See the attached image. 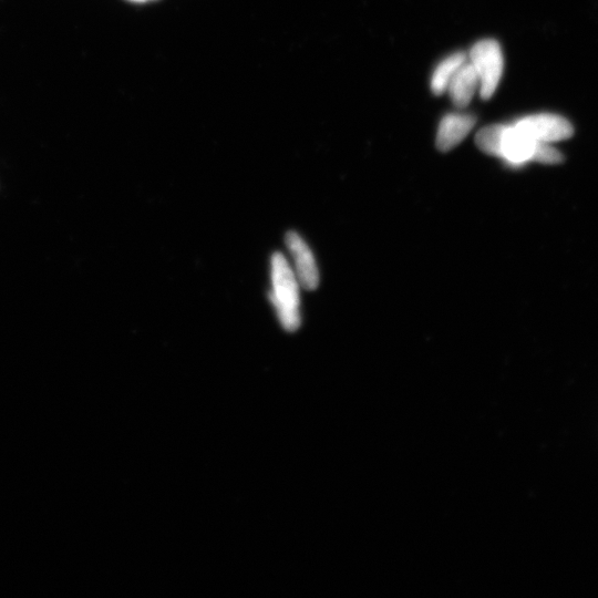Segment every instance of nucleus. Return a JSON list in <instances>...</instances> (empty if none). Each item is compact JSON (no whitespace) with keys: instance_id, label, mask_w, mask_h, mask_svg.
I'll return each mask as SVG.
<instances>
[{"instance_id":"6e6552de","label":"nucleus","mask_w":598,"mask_h":598,"mask_svg":"<svg viewBox=\"0 0 598 598\" xmlns=\"http://www.w3.org/2000/svg\"><path fill=\"white\" fill-rule=\"evenodd\" d=\"M131 2L144 3L148 2V0H131Z\"/></svg>"},{"instance_id":"0eeeda50","label":"nucleus","mask_w":598,"mask_h":598,"mask_svg":"<svg viewBox=\"0 0 598 598\" xmlns=\"http://www.w3.org/2000/svg\"><path fill=\"white\" fill-rule=\"evenodd\" d=\"M467 60L468 57L465 53H455L443 59L431 77L433 94L437 96L446 94L453 75Z\"/></svg>"},{"instance_id":"20e7f679","label":"nucleus","mask_w":598,"mask_h":598,"mask_svg":"<svg viewBox=\"0 0 598 598\" xmlns=\"http://www.w3.org/2000/svg\"><path fill=\"white\" fill-rule=\"evenodd\" d=\"M288 251H290L295 274L299 285L307 291L316 290L319 284V272L315 257L306 242L295 232H288L285 237Z\"/></svg>"},{"instance_id":"f03ea898","label":"nucleus","mask_w":598,"mask_h":598,"mask_svg":"<svg viewBox=\"0 0 598 598\" xmlns=\"http://www.w3.org/2000/svg\"><path fill=\"white\" fill-rule=\"evenodd\" d=\"M468 60L479 76L481 98L491 99L496 94L503 75L504 59L501 46L493 39L478 41L471 48Z\"/></svg>"},{"instance_id":"7ed1b4c3","label":"nucleus","mask_w":598,"mask_h":598,"mask_svg":"<svg viewBox=\"0 0 598 598\" xmlns=\"http://www.w3.org/2000/svg\"><path fill=\"white\" fill-rule=\"evenodd\" d=\"M514 125L536 142H558L569 139L573 134L571 123L552 113L524 117L514 122Z\"/></svg>"},{"instance_id":"39448f33","label":"nucleus","mask_w":598,"mask_h":598,"mask_svg":"<svg viewBox=\"0 0 598 598\" xmlns=\"http://www.w3.org/2000/svg\"><path fill=\"white\" fill-rule=\"evenodd\" d=\"M477 118L469 113H449L442 118L437 133V148L441 152H448L467 138L476 126Z\"/></svg>"},{"instance_id":"f257e3e1","label":"nucleus","mask_w":598,"mask_h":598,"mask_svg":"<svg viewBox=\"0 0 598 598\" xmlns=\"http://www.w3.org/2000/svg\"><path fill=\"white\" fill-rule=\"evenodd\" d=\"M272 292L270 301L278 319L287 332H295L301 326V298L299 282L286 257L275 253L271 261Z\"/></svg>"},{"instance_id":"423d86ee","label":"nucleus","mask_w":598,"mask_h":598,"mask_svg":"<svg viewBox=\"0 0 598 598\" xmlns=\"http://www.w3.org/2000/svg\"><path fill=\"white\" fill-rule=\"evenodd\" d=\"M479 89L480 80L477 71L467 60L453 75L447 92L456 107L466 108Z\"/></svg>"}]
</instances>
